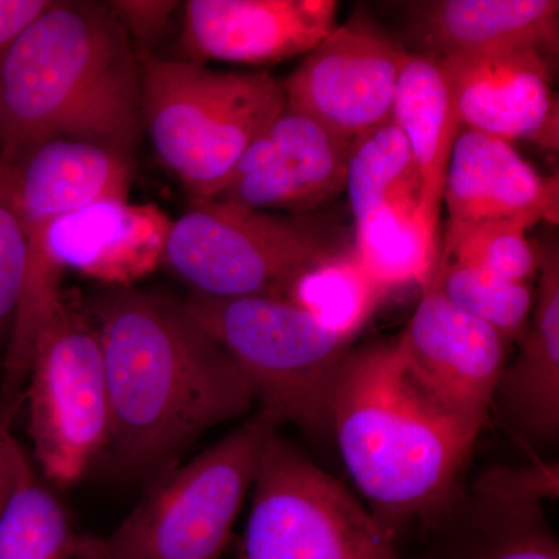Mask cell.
Returning a JSON list of instances; mask_svg holds the SVG:
<instances>
[{
  "label": "cell",
  "mask_w": 559,
  "mask_h": 559,
  "mask_svg": "<svg viewBox=\"0 0 559 559\" xmlns=\"http://www.w3.org/2000/svg\"><path fill=\"white\" fill-rule=\"evenodd\" d=\"M114 16L123 25L139 53L167 31L178 3L168 0H117L109 2Z\"/></svg>",
  "instance_id": "cell-28"
},
{
  "label": "cell",
  "mask_w": 559,
  "mask_h": 559,
  "mask_svg": "<svg viewBox=\"0 0 559 559\" xmlns=\"http://www.w3.org/2000/svg\"><path fill=\"white\" fill-rule=\"evenodd\" d=\"M395 341L407 373L419 388L479 437L507 366L509 342L451 305L430 280Z\"/></svg>",
  "instance_id": "cell-11"
},
{
  "label": "cell",
  "mask_w": 559,
  "mask_h": 559,
  "mask_svg": "<svg viewBox=\"0 0 559 559\" xmlns=\"http://www.w3.org/2000/svg\"><path fill=\"white\" fill-rule=\"evenodd\" d=\"M345 193L355 223L381 210L412 212L425 202L409 143L392 119L352 139Z\"/></svg>",
  "instance_id": "cell-21"
},
{
  "label": "cell",
  "mask_w": 559,
  "mask_h": 559,
  "mask_svg": "<svg viewBox=\"0 0 559 559\" xmlns=\"http://www.w3.org/2000/svg\"><path fill=\"white\" fill-rule=\"evenodd\" d=\"M334 0H187L179 60L270 66L312 49L336 28Z\"/></svg>",
  "instance_id": "cell-14"
},
{
  "label": "cell",
  "mask_w": 559,
  "mask_h": 559,
  "mask_svg": "<svg viewBox=\"0 0 559 559\" xmlns=\"http://www.w3.org/2000/svg\"><path fill=\"white\" fill-rule=\"evenodd\" d=\"M440 210L423 202L412 212L381 210L355 223L352 252L385 294L425 286L440 260Z\"/></svg>",
  "instance_id": "cell-20"
},
{
  "label": "cell",
  "mask_w": 559,
  "mask_h": 559,
  "mask_svg": "<svg viewBox=\"0 0 559 559\" xmlns=\"http://www.w3.org/2000/svg\"><path fill=\"white\" fill-rule=\"evenodd\" d=\"M90 312L108 374L105 459L114 469L160 474L202 433L255 406L241 371L182 300L116 288Z\"/></svg>",
  "instance_id": "cell-1"
},
{
  "label": "cell",
  "mask_w": 559,
  "mask_h": 559,
  "mask_svg": "<svg viewBox=\"0 0 559 559\" xmlns=\"http://www.w3.org/2000/svg\"><path fill=\"white\" fill-rule=\"evenodd\" d=\"M392 120L409 143L423 180V201L440 210L444 176L462 121L439 58L409 50L396 80Z\"/></svg>",
  "instance_id": "cell-19"
},
{
  "label": "cell",
  "mask_w": 559,
  "mask_h": 559,
  "mask_svg": "<svg viewBox=\"0 0 559 559\" xmlns=\"http://www.w3.org/2000/svg\"><path fill=\"white\" fill-rule=\"evenodd\" d=\"M142 131L190 201H212L245 151L286 109L283 81L266 70L139 53Z\"/></svg>",
  "instance_id": "cell-4"
},
{
  "label": "cell",
  "mask_w": 559,
  "mask_h": 559,
  "mask_svg": "<svg viewBox=\"0 0 559 559\" xmlns=\"http://www.w3.org/2000/svg\"><path fill=\"white\" fill-rule=\"evenodd\" d=\"M140 62L108 3L57 2L0 55V160L51 139L134 156Z\"/></svg>",
  "instance_id": "cell-3"
},
{
  "label": "cell",
  "mask_w": 559,
  "mask_h": 559,
  "mask_svg": "<svg viewBox=\"0 0 559 559\" xmlns=\"http://www.w3.org/2000/svg\"><path fill=\"white\" fill-rule=\"evenodd\" d=\"M27 235L14 201L5 165L0 162V362L9 347L20 307L25 270Z\"/></svg>",
  "instance_id": "cell-26"
},
{
  "label": "cell",
  "mask_w": 559,
  "mask_h": 559,
  "mask_svg": "<svg viewBox=\"0 0 559 559\" xmlns=\"http://www.w3.org/2000/svg\"><path fill=\"white\" fill-rule=\"evenodd\" d=\"M50 3L51 0H0V55Z\"/></svg>",
  "instance_id": "cell-30"
},
{
  "label": "cell",
  "mask_w": 559,
  "mask_h": 559,
  "mask_svg": "<svg viewBox=\"0 0 559 559\" xmlns=\"http://www.w3.org/2000/svg\"><path fill=\"white\" fill-rule=\"evenodd\" d=\"M27 459V452L10 432V425L0 418V521L9 507L11 496L20 480L22 466Z\"/></svg>",
  "instance_id": "cell-29"
},
{
  "label": "cell",
  "mask_w": 559,
  "mask_h": 559,
  "mask_svg": "<svg viewBox=\"0 0 559 559\" xmlns=\"http://www.w3.org/2000/svg\"><path fill=\"white\" fill-rule=\"evenodd\" d=\"M183 304L234 360L259 411L311 440L333 439L334 389L353 341L286 300L191 296Z\"/></svg>",
  "instance_id": "cell-6"
},
{
  "label": "cell",
  "mask_w": 559,
  "mask_h": 559,
  "mask_svg": "<svg viewBox=\"0 0 559 559\" xmlns=\"http://www.w3.org/2000/svg\"><path fill=\"white\" fill-rule=\"evenodd\" d=\"M347 248L307 215L190 201L173 221L162 264L193 296L283 300L294 280Z\"/></svg>",
  "instance_id": "cell-7"
},
{
  "label": "cell",
  "mask_w": 559,
  "mask_h": 559,
  "mask_svg": "<svg viewBox=\"0 0 559 559\" xmlns=\"http://www.w3.org/2000/svg\"><path fill=\"white\" fill-rule=\"evenodd\" d=\"M235 559H407L347 485L277 432L264 444Z\"/></svg>",
  "instance_id": "cell-9"
},
{
  "label": "cell",
  "mask_w": 559,
  "mask_h": 559,
  "mask_svg": "<svg viewBox=\"0 0 559 559\" xmlns=\"http://www.w3.org/2000/svg\"><path fill=\"white\" fill-rule=\"evenodd\" d=\"M24 401L33 459L46 481L79 484L106 457L112 414L100 331L66 296L33 345Z\"/></svg>",
  "instance_id": "cell-8"
},
{
  "label": "cell",
  "mask_w": 559,
  "mask_h": 559,
  "mask_svg": "<svg viewBox=\"0 0 559 559\" xmlns=\"http://www.w3.org/2000/svg\"><path fill=\"white\" fill-rule=\"evenodd\" d=\"M333 439L367 507L399 539L448 513L477 437L419 388L392 340L349 349L334 389Z\"/></svg>",
  "instance_id": "cell-2"
},
{
  "label": "cell",
  "mask_w": 559,
  "mask_h": 559,
  "mask_svg": "<svg viewBox=\"0 0 559 559\" xmlns=\"http://www.w3.org/2000/svg\"><path fill=\"white\" fill-rule=\"evenodd\" d=\"M525 231L510 221L448 227L440 260L477 267L511 282L532 283L539 272L543 249L533 246Z\"/></svg>",
  "instance_id": "cell-25"
},
{
  "label": "cell",
  "mask_w": 559,
  "mask_h": 559,
  "mask_svg": "<svg viewBox=\"0 0 559 559\" xmlns=\"http://www.w3.org/2000/svg\"><path fill=\"white\" fill-rule=\"evenodd\" d=\"M448 227L510 221L528 230L558 223V179H547L513 143L462 128L444 176Z\"/></svg>",
  "instance_id": "cell-15"
},
{
  "label": "cell",
  "mask_w": 559,
  "mask_h": 559,
  "mask_svg": "<svg viewBox=\"0 0 559 559\" xmlns=\"http://www.w3.org/2000/svg\"><path fill=\"white\" fill-rule=\"evenodd\" d=\"M407 7L415 53L441 58L532 47L558 58L557 0H426Z\"/></svg>",
  "instance_id": "cell-17"
},
{
  "label": "cell",
  "mask_w": 559,
  "mask_h": 559,
  "mask_svg": "<svg viewBox=\"0 0 559 559\" xmlns=\"http://www.w3.org/2000/svg\"><path fill=\"white\" fill-rule=\"evenodd\" d=\"M278 428L259 411L187 465L162 471L112 532L79 533L75 559H221Z\"/></svg>",
  "instance_id": "cell-5"
},
{
  "label": "cell",
  "mask_w": 559,
  "mask_h": 559,
  "mask_svg": "<svg viewBox=\"0 0 559 559\" xmlns=\"http://www.w3.org/2000/svg\"><path fill=\"white\" fill-rule=\"evenodd\" d=\"M79 533L31 457L0 521V559H75Z\"/></svg>",
  "instance_id": "cell-23"
},
{
  "label": "cell",
  "mask_w": 559,
  "mask_h": 559,
  "mask_svg": "<svg viewBox=\"0 0 559 559\" xmlns=\"http://www.w3.org/2000/svg\"><path fill=\"white\" fill-rule=\"evenodd\" d=\"M532 318L516 359L507 364L492 406L527 447L549 448L559 437V259L543 249Z\"/></svg>",
  "instance_id": "cell-16"
},
{
  "label": "cell",
  "mask_w": 559,
  "mask_h": 559,
  "mask_svg": "<svg viewBox=\"0 0 559 559\" xmlns=\"http://www.w3.org/2000/svg\"><path fill=\"white\" fill-rule=\"evenodd\" d=\"M352 139L286 108L242 154L216 201L308 215L345 191Z\"/></svg>",
  "instance_id": "cell-12"
},
{
  "label": "cell",
  "mask_w": 559,
  "mask_h": 559,
  "mask_svg": "<svg viewBox=\"0 0 559 559\" xmlns=\"http://www.w3.org/2000/svg\"><path fill=\"white\" fill-rule=\"evenodd\" d=\"M450 80L462 128L506 142L559 146L554 61L532 47H509L439 58Z\"/></svg>",
  "instance_id": "cell-13"
},
{
  "label": "cell",
  "mask_w": 559,
  "mask_h": 559,
  "mask_svg": "<svg viewBox=\"0 0 559 559\" xmlns=\"http://www.w3.org/2000/svg\"><path fill=\"white\" fill-rule=\"evenodd\" d=\"M540 500L506 499L471 488L429 528L418 559H559Z\"/></svg>",
  "instance_id": "cell-18"
},
{
  "label": "cell",
  "mask_w": 559,
  "mask_h": 559,
  "mask_svg": "<svg viewBox=\"0 0 559 559\" xmlns=\"http://www.w3.org/2000/svg\"><path fill=\"white\" fill-rule=\"evenodd\" d=\"M385 296L349 249L305 271L283 300L307 311L326 330L355 342Z\"/></svg>",
  "instance_id": "cell-22"
},
{
  "label": "cell",
  "mask_w": 559,
  "mask_h": 559,
  "mask_svg": "<svg viewBox=\"0 0 559 559\" xmlns=\"http://www.w3.org/2000/svg\"><path fill=\"white\" fill-rule=\"evenodd\" d=\"M430 283L451 305L487 323L509 344L520 342L527 331L535 304L532 283L441 260Z\"/></svg>",
  "instance_id": "cell-24"
},
{
  "label": "cell",
  "mask_w": 559,
  "mask_h": 559,
  "mask_svg": "<svg viewBox=\"0 0 559 559\" xmlns=\"http://www.w3.org/2000/svg\"><path fill=\"white\" fill-rule=\"evenodd\" d=\"M409 50L367 17H349L283 81L286 108L353 139L392 119Z\"/></svg>",
  "instance_id": "cell-10"
},
{
  "label": "cell",
  "mask_w": 559,
  "mask_h": 559,
  "mask_svg": "<svg viewBox=\"0 0 559 559\" xmlns=\"http://www.w3.org/2000/svg\"><path fill=\"white\" fill-rule=\"evenodd\" d=\"M473 487L499 498L544 502L558 496V465L536 462L532 468H492L481 474Z\"/></svg>",
  "instance_id": "cell-27"
}]
</instances>
